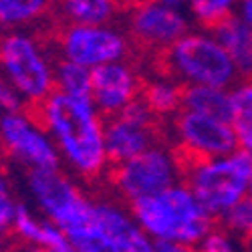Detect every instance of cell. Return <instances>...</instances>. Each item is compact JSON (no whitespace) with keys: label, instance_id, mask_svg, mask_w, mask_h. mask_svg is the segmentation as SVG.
<instances>
[{"label":"cell","instance_id":"cell-20","mask_svg":"<svg viewBox=\"0 0 252 252\" xmlns=\"http://www.w3.org/2000/svg\"><path fill=\"white\" fill-rule=\"evenodd\" d=\"M170 158H172L174 170H176V176H178L182 188L190 184V180L196 176L200 167H204L206 163L214 159V156H210L208 152L196 148V145L188 143V141H182V139L178 143H172Z\"/></svg>","mask_w":252,"mask_h":252},{"label":"cell","instance_id":"cell-28","mask_svg":"<svg viewBox=\"0 0 252 252\" xmlns=\"http://www.w3.org/2000/svg\"><path fill=\"white\" fill-rule=\"evenodd\" d=\"M159 0H113V4L117 8L119 14H127L135 8H141V6H148V4H156Z\"/></svg>","mask_w":252,"mask_h":252},{"label":"cell","instance_id":"cell-11","mask_svg":"<svg viewBox=\"0 0 252 252\" xmlns=\"http://www.w3.org/2000/svg\"><path fill=\"white\" fill-rule=\"evenodd\" d=\"M139 87V73H133L127 65L117 63H103L91 69V89L93 101L97 105V115H107L119 111L127 105Z\"/></svg>","mask_w":252,"mask_h":252},{"label":"cell","instance_id":"cell-31","mask_svg":"<svg viewBox=\"0 0 252 252\" xmlns=\"http://www.w3.org/2000/svg\"><path fill=\"white\" fill-rule=\"evenodd\" d=\"M6 242H8V238L0 234V250H4V248H2V244H6Z\"/></svg>","mask_w":252,"mask_h":252},{"label":"cell","instance_id":"cell-10","mask_svg":"<svg viewBox=\"0 0 252 252\" xmlns=\"http://www.w3.org/2000/svg\"><path fill=\"white\" fill-rule=\"evenodd\" d=\"M0 145L4 158L16 156L34 167L59 170L57 152L38 131L31 129V123L20 113H4L0 117Z\"/></svg>","mask_w":252,"mask_h":252},{"label":"cell","instance_id":"cell-27","mask_svg":"<svg viewBox=\"0 0 252 252\" xmlns=\"http://www.w3.org/2000/svg\"><path fill=\"white\" fill-rule=\"evenodd\" d=\"M156 250L158 252H196V246L186 244V242H174V240L159 238L156 242Z\"/></svg>","mask_w":252,"mask_h":252},{"label":"cell","instance_id":"cell-3","mask_svg":"<svg viewBox=\"0 0 252 252\" xmlns=\"http://www.w3.org/2000/svg\"><path fill=\"white\" fill-rule=\"evenodd\" d=\"M131 214L158 238L194 244L210 232H224L222 216H210L186 188H170L156 196L127 202Z\"/></svg>","mask_w":252,"mask_h":252},{"label":"cell","instance_id":"cell-2","mask_svg":"<svg viewBox=\"0 0 252 252\" xmlns=\"http://www.w3.org/2000/svg\"><path fill=\"white\" fill-rule=\"evenodd\" d=\"M145 69L167 83L188 81L218 89L240 83L228 51L218 40L200 34H184L174 45L159 49L148 59Z\"/></svg>","mask_w":252,"mask_h":252},{"label":"cell","instance_id":"cell-1","mask_svg":"<svg viewBox=\"0 0 252 252\" xmlns=\"http://www.w3.org/2000/svg\"><path fill=\"white\" fill-rule=\"evenodd\" d=\"M49 115L51 129L55 131L61 150L65 152L85 184L97 186L103 180L107 156H105L101 121L91 103L55 89L49 97Z\"/></svg>","mask_w":252,"mask_h":252},{"label":"cell","instance_id":"cell-19","mask_svg":"<svg viewBox=\"0 0 252 252\" xmlns=\"http://www.w3.org/2000/svg\"><path fill=\"white\" fill-rule=\"evenodd\" d=\"M232 99V127L236 131L240 150L252 152V81L250 83H238Z\"/></svg>","mask_w":252,"mask_h":252},{"label":"cell","instance_id":"cell-4","mask_svg":"<svg viewBox=\"0 0 252 252\" xmlns=\"http://www.w3.org/2000/svg\"><path fill=\"white\" fill-rule=\"evenodd\" d=\"M123 29L127 38L123 63L139 73L154 53L174 45L188 32V23L174 8L156 2L127 12Z\"/></svg>","mask_w":252,"mask_h":252},{"label":"cell","instance_id":"cell-16","mask_svg":"<svg viewBox=\"0 0 252 252\" xmlns=\"http://www.w3.org/2000/svg\"><path fill=\"white\" fill-rule=\"evenodd\" d=\"M99 212V224L101 230L107 234L123 252H158L156 246L148 242V238L139 232V228H135L127 216H123L119 210L103 204L97 206Z\"/></svg>","mask_w":252,"mask_h":252},{"label":"cell","instance_id":"cell-32","mask_svg":"<svg viewBox=\"0 0 252 252\" xmlns=\"http://www.w3.org/2000/svg\"><path fill=\"white\" fill-rule=\"evenodd\" d=\"M4 159H6V158H4V154H2V145H0V165H4Z\"/></svg>","mask_w":252,"mask_h":252},{"label":"cell","instance_id":"cell-5","mask_svg":"<svg viewBox=\"0 0 252 252\" xmlns=\"http://www.w3.org/2000/svg\"><path fill=\"white\" fill-rule=\"evenodd\" d=\"M252 178V152L238 150L222 161H210L186 186L210 216H222L248 190Z\"/></svg>","mask_w":252,"mask_h":252},{"label":"cell","instance_id":"cell-12","mask_svg":"<svg viewBox=\"0 0 252 252\" xmlns=\"http://www.w3.org/2000/svg\"><path fill=\"white\" fill-rule=\"evenodd\" d=\"M99 121L103 127V143H105L107 165L121 163L145 150L159 148L154 133H150L148 129L139 127L135 123L121 119L117 113L99 115Z\"/></svg>","mask_w":252,"mask_h":252},{"label":"cell","instance_id":"cell-9","mask_svg":"<svg viewBox=\"0 0 252 252\" xmlns=\"http://www.w3.org/2000/svg\"><path fill=\"white\" fill-rule=\"evenodd\" d=\"M172 127L182 141L196 145L210 156H232L240 150L232 125L198 111L180 109L172 119Z\"/></svg>","mask_w":252,"mask_h":252},{"label":"cell","instance_id":"cell-17","mask_svg":"<svg viewBox=\"0 0 252 252\" xmlns=\"http://www.w3.org/2000/svg\"><path fill=\"white\" fill-rule=\"evenodd\" d=\"M53 81H55V89L63 91L75 99L81 101H93V89H91V73L87 67L77 65V63L65 59V57H51L47 59Z\"/></svg>","mask_w":252,"mask_h":252},{"label":"cell","instance_id":"cell-25","mask_svg":"<svg viewBox=\"0 0 252 252\" xmlns=\"http://www.w3.org/2000/svg\"><path fill=\"white\" fill-rule=\"evenodd\" d=\"M14 89L16 87L10 83V79L0 73V107L6 109L8 113H20V109H23V103H25V101L18 99Z\"/></svg>","mask_w":252,"mask_h":252},{"label":"cell","instance_id":"cell-21","mask_svg":"<svg viewBox=\"0 0 252 252\" xmlns=\"http://www.w3.org/2000/svg\"><path fill=\"white\" fill-rule=\"evenodd\" d=\"M51 0H0V29L32 25L49 10Z\"/></svg>","mask_w":252,"mask_h":252},{"label":"cell","instance_id":"cell-13","mask_svg":"<svg viewBox=\"0 0 252 252\" xmlns=\"http://www.w3.org/2000/svg\"><path fill=\"white\" fill-rule=\"evenodd\" d=\"M45 16L65 27H105L119 12L113 0H51Z\"/></svg>","mask_w":252,"mask_h":252},{"label":"cell","instance_id":"cell-8","mask_svg":"<svg viewBox=\"0 0 252 252\" xmlns=\"http://www.w3.org/2000/svg\"><path fill=\"white\" fill-rule=\"evenodd\" d=\"M0 67L27 101H43L55 91L47 59L34 40L18 32L0 34Z\"/></svg>","mask_w":252,"mask_h":252},{"label":"cell","instance_id":"cell-15","mask_svg":"<svg viewBox=\"0 0 252 252\" xmlns=\"http://www.w3.org/2000/svg\"><path fill=\"white\" fill-rule=\"evenodd\" d=\"M182 91V107L180 109H190L198 111L202 115L214 117L220 121H226L232 125V99L224 89L200 85V83H180Z\"/></svg>","mask_w":252,"mask_h":252},{"label":"cell","instance_id":"cell-33","mask_svg":"<svg viewBox=\"0 0 252 252\" xmlns=\"http://www.w3.org/2000/svg\"><path fill=\"white\" fill-rule=\"evenodd\" d=\"M250 194H252V178H250Z\"/></svg>","mask_w":252,"mask_h":252},{"label":"cell","instance_id":"cell-7","mask_svg":"<svg viewBox=\"0 0 252 252\" xmlns=\"http://www.w3.org/2000/svg\"><path fill=\"white\" fill-rule=\"evenodd\" d=\"M105 167V186L113 188L125 204L135 198L156 196L170 190L176 176L172 158H167L159 148L145 150L121 163Z\"/></svg>","mask_w":252,"mask_h":252},{"label":"cell","instance_id":"cell-26","mask_svg":"<svg viewBox=\"0 0 252 252\" xmlns=\"http://www.w3.org/2000/svg\"><path fill=\"white\" fill-rule=\"evenodd\" d=\"M196 252H232V250H230L226 232H210V236L204 240L200 248H196Z\"/></svg>","mask_w":252,"mask_h":252},{"label":"cell","instance_id":"cell-18","mask_svg":"<svg viewBox=\"0 0 252 252\" xmlns=\"http://www.w3.org/2000/svg\"><path fill=\"white\" fill-rule=\"evenodd\" d=\"M137 97L148 105L150 111H154L159 117L176 115L182 107V91L180 83H167V81H152L148 75L139 73V87Z\"/></svg>","mask_w":252,"mask_h":252},{"label":"cell","instance_id":"cell-30","mask_svg":"<svg viewBox=\"0 0 252 252\" xmlns=\"http://www.w3.org/2000/svg\"><path fill=\"white\" fill-rule=\"evenodd\" d=\"M186 0H159V4H163V6H170V8H176V6H180V4H184Z\"/></svg>","mask_w":252,"mask_h":252},{"label":"cell","instance_id":"cell-22","mask_svg":"<svg viewBox=\"0 0 252 252\" xmlns=\"http://www.w3.org/2000/svg\"><path fill=\"white\" fill-rule=\"evenodd\" d=\"M224 232H234L244 246L252 244V194H244L232 208L222 214Z\"/></svg>","mask_w":252,"mask_h":252},{"label":"cell","instance_id":"cell-24","mask_svg":"<svg viewBox=\"0 0 252 252\" xmlns=\"http://www.w3.org/2000/svg\"><path fill=\"white\" fill-rule=\"evenodd\" d=\"M234 0H190L192 12L196 14L198 25L210 32L232 12L230 10V4Z\"/></svg>","mask_w":252,"mask_h":252},{"label":"cell","instance_id":"cell-14","mask_svg":"<svg viewBox=\"0 0 252 252\" xmlns=\"http://www.w3.org/2000/svg\"><path fill=\"white\" fill-rule=\"evenodd\" d=\"M218 43L228 51L234 61L240 83L252 81V29L236 12H230L212 31Z\"/></svg>","mask_w":252,"mask_h":252},{"label":"cell","instance_id":"cell-6","mask_svg":"<svg viewBox=\"0 0 252 252\" xmlns=\"http://www.w3.org/2000/svg\"><path fill=\"white\" fill-rule=\"evenodd\" d=\"M27 176L38 202L65 234L73 230L101 226L97 206L83 198L79 188L73 186L61 170H45L32 165L27 170Z\"/></svg>","mask_w":252,"mask_h":252},{"label":"cell","instance_id":"cell-29","mask_svg":"<svg viewBox=\"0 0 252 252\" xmlns=\"http://www.w3.org/2000/svg\"><path fill=\"white\" fill-rule=\"evenodd\" d=\"M242 16L246 25L252 29V0H242Z\"/></svg>","mask_w":252,"mask_h":252},{"label":"cell","instance_id":"cell-23","mask_svg":"<svg viewBox=\"0 0 252 252\" xmlns=\"http://www.w3.org/2000/svg\"><path fill=\"white\" fill-rule=\"evenodd\" d=\"M71 244L77 248V252H123L107 234L101 230V226L95 228H83L73 230L67 234Z\"/></svg>","mask_w":252,"mask_h":252}]
</instances>
